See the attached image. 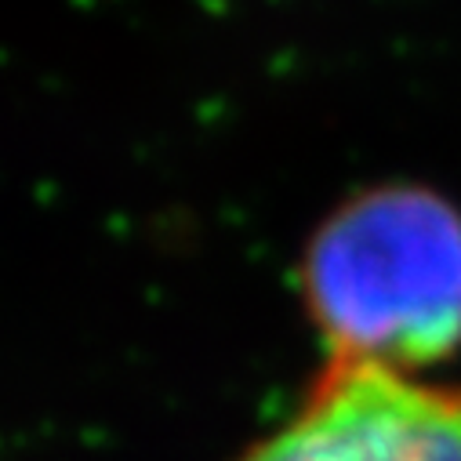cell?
Segmentation results:
<instances>
[{"mask_svg": "<svg viewBox=\"0 0 461 461\" xmlns=\"http://www.w3.org/2000/svg\"><path fill=\"white\" fill-rule=\"evenodd\" d=\"M330 360L411 375L461 349V203L393 178L341 196L298 258Z\"/></svg>", "mask_w": 461, "mask_h": 461, "instance_id": "6da1fadb", "label": "cell"}, {"mask_svg": "<svg viewBox=\"0 0 461 461\" xmlns=\"http://www.w3.org/2000/svg\"><path fill=\"white\" fill-rule=\"evenodd\" d=\"M244 461H461V389L330 360L294 421Z\"/></svg>", "mask_w": 461, "mask_h": 461, "instance_id": "7a4b0ae2", "label": "cell"}]
</instances>
